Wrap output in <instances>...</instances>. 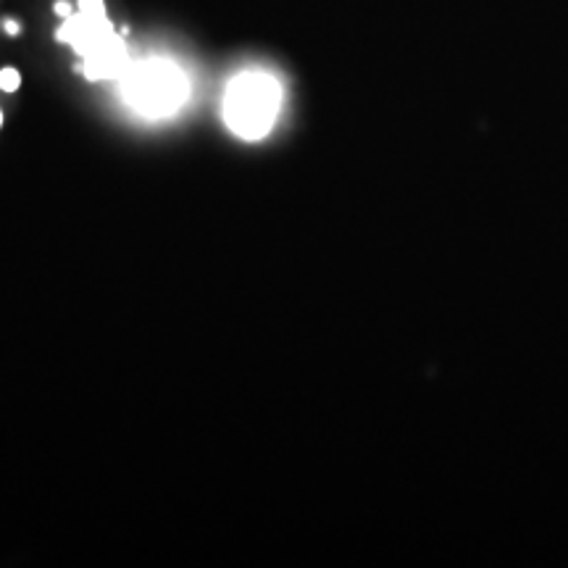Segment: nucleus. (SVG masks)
Returning a JSON list of instances; mask_svg holds the SVG:
<instances>
[{"label": "nucleus", "mask_w": 568, "mask_h": 568, "mask_svg": "<svg viewBox=\"0 0 568 568\" xmlns=\"http://www.w3.org/2000/svg\"><path fill=\"white\" fill-rule=\"evenodd\" d=\"M282 103V88L272 74L245 71L234 77L224 95V122L237 138L258 140L268 134Z\"/></svg>", "instance_id": "obj_1"}, {"label": "nucleus", "mask_w": 568, "mask_h": 568, "mask_svg": "<svg viewBox=\"0 0 568 568\" xmlns=\"http://www.w3.org/2000/svg\"><path fill=\"white\" fill-rule=\"evenodd\" d=\"M122 95L145 116H169L187 101V77L172 61L148 59L130 63L122 74Z\"/></svg>", "instance_id": "obj_2"}, {"label": "nucleus", "mask_w": 568, "mask_h": 568, "mask_svg": "<svg viewBox=\"0 0 568 568\" xmlns=\"http://www.w3.org/2000/svg\"><path fill=\"white\" fill-rule=\"evenodd\" d=\"M113 34H116V30H113L109 17H105L103 0H80V11L67 17L55 38L61 42H69L84 59L95 48H101L103 42H109Z\"/></svg>", "instance_id": "obj_3"}, {"label": "nucleus", "mask_w": 568, "mask_h": 568, "mask_svg": "<svg viewBox=\"0 0 568 568\" xmlns=\"http://www.w3.org/2000/svg\"><path fill=\"white\" fill-rule=\"evenodd\" d=\"M130 51L126 42L113 34L109 42L95 48L90 55H84V74L88 80H122V74L130 69Z\"/></svg>", "instance_id": "obj_4"}, {"label": "nucleus", "mask_w": 568, "mask_h": 568, "mask_svg": "<svg viewBox=\"0 0 568 568\" xmlns=\"http://www.w3.org/2000/svg\"><path fill=\"white\" fill-rule=\"evenodd\" d=\"M19 84H21V77H19L17 69H3V71H0V90L13 92V90H19Z\"/></svg>", "instance_id": "obj_5"}, {"label": "nucleus", "mask_w": 568, "mask_h": 568, "mask_svg": "<svg viewBox=\"0 0 568 568\" xmlns=\"http://www.w3.org/2000/svg\"><path fill=\"white\" fill-rule=\"evenodd\" d=\"M55 11H59L61 17H71V9H69V3H63V0H61V3H55Z\"/></svg>", "instance_id": "obj_6"}, {"label": "nucleus", "mask_w": 568, "mask_h": 568, "mask_svg": "<svg viewBox=\"0 0 568 568\" xmlns=\"http://www.w3.org/2000/svg\"><path fill=\"white\" fill-rule=\"evenodd\" d=\"M6 32H9V34H19V24H17V21H6Z\"/></svg>", "instance_id": "obj_7"}, {"label": "nucleus", "mask_w": 568, "mask_h": 568, "mask_svg": "<svg viewBox=\"0 0 568 568\" xmlns=\"http://www.w3.org/2000/svg\"><path fill=\"white\" fill-rule=\"evenodd\" d=\"M0 124H3V113H0Z\"/></svg>", "instance_id": "obj_8"}]
</instances>
